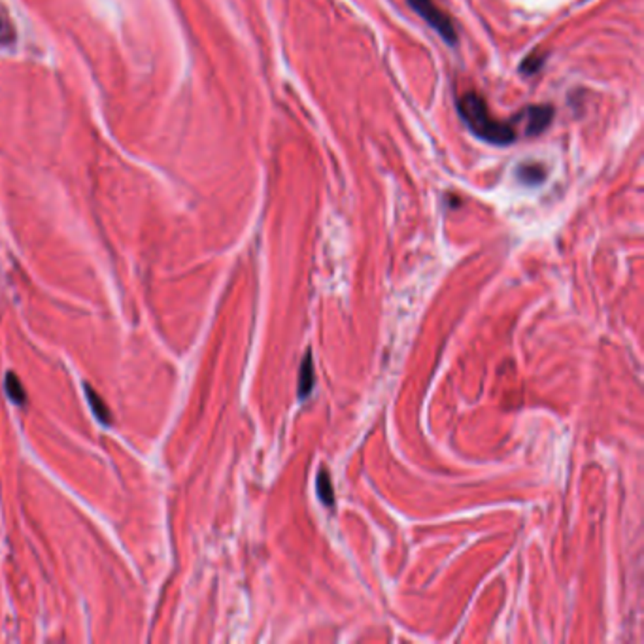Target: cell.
Masks as SVG:
<instances>
[{
    "instance_id": "1",
    "label": "cell",
    "mask_w": 644,
    "mask_h": 644,
    "mask_svg": "<svg viewBox=\"0 0 644 644\" xmlns=\"http://www.w3.org/2000/svg\"><path fill=\"white\" fill-rule=\"evenodd\" d=\"M457 110L462 113L463 121L467 123L469 129L482 140H488V142L497 144V146L512 144L516 140L514 127L491 118L484 99L476 93H465L457 101Z\"/></svg>"
},
{
    "instance_id": "2",
    "label": "cell",
    "mask_w": 644,
    "mask_h": 644,
    "mask_svg": "<svg viewBox=\"0 0 644 644\" xmlns=\"http://www.w3.org/2000/svg\"><path fill=\"white\" fill-rule=\"evenodd\" d=\"M408 4L414 8V12L420 13L421 18L426 19L427 23L431 25L438 35L442 36L444 40L450 42V44L457 42V32H455L454 23L450 21L448 16L433 0H408Z\"/></svg>"
},
{
    "instance_id": "3",
    "label": "cell",
    "mask_w": 644,
    "mask_h": 644,
    "mask_svg": "<svg viewBox=\"0 0 644 644\" xmlns=\"http://www.w3.org/2000/svg\"><path fill=\"white\" fill-rule=\"evenodd\" d=\"M524 118H526L527 135H538L550 125V121L554 118V110L550 106H531Z\"/></svg>"
},
{
    "instance_id": "4",
    "label": "cell",
    "mask_w": 644,
    "mask_h": 644,
    "mask_svg": "<svg viewBox=\"0 0 644 644\" xmlns=\"http://www.w3.org/2000/svg\"><path fill=\"white\" fill-rule=\"evenodd\" d=\"M16 42V29L4 6H0V48L10 46Z\"/></svg>"
},
{
    "instance_id": "5",
    "label": "cell",
    "mask_w": 644,
    "mask_h": 644,
    "mask_svg": "<svg viewBox=\"0 0 644 644\" xmlns=\"http://www.w3.org/2000/svg\"><path fill=\"white\" fill-rule=\"evenodd\" d=\"M314 385V365L310 354L306 355V359L302 363V373H301V384H299V395L306 397L312 391Z\"/></svg>"
},
{
    "instance_id": "6",
    "label": "cell",
    "mask_w": 644,
    "mask_h": 644,
    "mask_svg": "<svg viewBox=\"0 0 644 644\" xmlns=\"http://www.w3.org/2000/svg\"><path fill=\"white\" fill-rule=\"evenodd\" d=\"M318 493H319V499L323 501V504H327V507H333L335 497H333V485H331V478H329V474L319 473Z\"/></svg>"
},
{
    "instance_id": "7",
    "label": "cell",
    "mask_w": 644,
    "mask_h": 644,
    "mask_svg": "<svg viewBox=\"0 0 644 644\" xmlns=\"http://www.w3.org/2000/svg\"><path fill=\"white\" fill-rule=\"evenodd\" d=\"M520 178L526 183H538L544 180L543 166L538 165H526L520 168Z\"/></svg>"
}]
</instances>
